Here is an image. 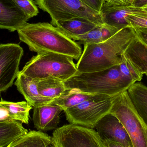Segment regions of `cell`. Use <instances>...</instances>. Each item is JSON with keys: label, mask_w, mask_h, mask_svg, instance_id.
<instances>
[{"label": "cell", "mask_w": 147, "mask_h": 147, "mask_svg": "<svg viewBox=\"0 0 147 147\" xmlns=\"http://www.w3.org/2000/svg\"><path fill=\"white\" fill-rule=\"evenodd\" d=\"M129 1L132 3V4H133V1H134V0H129Z\"/></svg>", "instance_id": "d6a6232c"}, {"label": "cell", "mask_w": 147, "mask_h": 147, "mask_svg": "<svg viewBox=\"0 0 147 147\" xmlns=\"http://www.w3.org/2000/svg\"><path fill=\"white\" fill-rule=\"evenodd\" d=\"M125 57L142 75L147 74V47L136 37L123 52Z\"/></svg>", "instance_id": "5bb4252c"}, {"label": "cell", "mask_w": 147, "mask_h": 147, "mask_svg": "<svg viewBox=\"0 0 147 147\" xmlns=\"http://www.w3.org/2000/svg\"><path fill=\"white\" fill-rule=\"evenodd\" d=\"M29 19L37 16L39 13L37 5L33 0H13Z\"/></svg>", "instance_id": "484cf974"}, {"label": "cell", "mask_w": 147, "mask_h": 147, "mask_svg": "<svg viewBox=\"0 0 147 147\" xmlns=\"http://www.w3.org/2000/svg\"><path fill=\"white\" fill-rule=\"evenodd\" d=\"M63 109L58 105L51 102L34 107L33 121L34 127L40 131H47L57 129Z\"/></svg>", "instance_id": "8fae6325"}, {"label": "cell", "mask_w": 147, "mask_h": 147, "mask_svg": "<svg viewBox=\"0 0 147 147\" xmlns=\"http://www.w3.org/2000/svg\"></svg>", "instance_id": "d590c367"}, {"label": "cell", "mask_w": 147, "mask_h": 147, "mask_svg": "<svg viewBox=\"0 0 147 147\" xmlns=\"http://www.w3.org/2000/svg\"><path fill=\"white\" fill-rule=\"evenodd\" d=\"M147 6V0H134L132 6L137 8H141Z\"/></svg>", "instance_id": "f546056e"}, {"label": "cell", "mask_w": 147, "mask_h": 147, "mask_svg": "<svg viewBox=\"0 0 147 147\" xmlns=\"http://www.w3.org/2000/svg\"></svg>", "instance_id": "e575fe53"}, {"label": "cell", "mask_w": 147, "mask_h": 147, "mask_svg": "<svg viewBox=\"0 0 147 147\" xmlns=\"http://www.w3.org/2000/svg\"><path fill=\"white\" fill-rule=\"evenodd\" d=\"M127 91L136 112L147 125V86L136 82Z\"/></svg>", "instance_id": "d6986e66"}, {"label": "cell", "mask_w": 147, "mask_h": 147, "mask_svg": "<svg viewBox=\"0 0 147 147\" xmlns=\"http://www.w3.org/2000/svg\"><path fill=\"white\" fill-rule=\"evenodd\" d=\"M29 19L13 0H0V29L17 31Z\"/></svg>", "instance_id": "7c38bea8"}, {"label": "cell", "mask_w": 147, "mask_h": 147, "mask_svg": "<svg viewBox=\"0 0 147 147\" xmlns=\"http://www.w3.org/2000/svg\"><path fill=\"white\" fill-rule=\"evenodd\" d=\"M136 37L134 28L127 26L103 42L85 45L76 64L77 73L99 71L119 65L121 55Z\"/></svg>", "instance_id": "6da1fadb"}, {"label": "cell", "mask_w": 147, "mask_h": 147, "mask_svg": "<svg viewBox=\"0 0 147 147\" xmlns=\"http://www.w3.org/2000/svg\"><path fill=\"white\" fill-rule=\"evenodd\" d=\"M38 80L19 74L15 85L28 104L33 107L51 102L53 101L42 96L38 90Z\"/></svg>", "instance_id": "4fadbf2b"}, {"label": "cell", "mask_w": 147, "mask_h": 147, "mask_svg": "<svg viewBox=\"0 0 147 147\" xmlns=\"http://www.w3.org/2000/svg\"><path fill=\"white\" fill-rule=\"evenodd\" d=\"M146 76L147 78V75H146Z\"/></svg>", "instance_id": "836d02e7"}, {"label": "cell", "mask_w": 147, "mask_h": 147, "mask_svg": "<svg viewBox=\"0 0 147 147\" xmlns=\"http://www.w3.org/2000/svg\"><path fill=\"white\" fill-rule=\"evenodd\" d=\"M28 132L19 121L9 120L0 122V147H6Z\"/></svg>", "instance_id": "ffe728a7"}, {"label": "cell", "mask_w": 147, "mask_h": 147, "mask_svg": "<svg viewBox=\"0 0 147 147\" xmlns=\"http://www.w3.org/2000/svg\"><path fill=\"white\" fill-rule=\"evenodd\" d=\"M20 40L37 54L45 53L65 55L78 60L82 52L80 45L57 27L48 22L28 23L17 30Z\"/></svg>", "instance_id": "7a4b0ae2"}, {"label": "cell", "mask_w": 147, "mask_h": 147, "mask_svg": "<svg viewBox=\"0 0 147 147\" xmlns=\"http://www.w3.org/2000/svg\"><path fill=\"white\" fill-rule=\"evenodd\" d=\"M64 83L68 90L77 89L92 95L114 96L127 90L135 82L125 77L117 65L99 71L77 73Z\"/></svg>", "instance_id": "3957f363"}, {"label": "cell", "mask_w": 147, "mask_h": 147, "mask_svg": "<svg viewBox=\"0 0 147 147\" xmlns=\"http://www.w3.org/2000/svg\"><path fill=\"white\" fill-rule=\"evenodd\" d=\"M120 30L115 27L105 23L85 34L72 38V40L77 41L79 45L98 44L109 39Z\"/></svg>", "instance_id": "e0dca14e"}, {"label": "cell", "mask_w": 147, "mask_h": 147, "mask_svg": "<svg viewBox=\"0 0 147 147\" xmlns=\"http://www.w3.org/2000/svg\"><path fill=\"white\" fill-rule=\"evenodd\" d=\"M38 86L40 95L52 101L58 98L68 90L64 81L54 78L38 80Z\"/></svg>", "instance_id": "44dd1931"}, {"label": "cell", "mask_w": 147, "mask_h": 147, "mask_svg": "<svg viewBox=\"0 0 147 147\" xmlns=\"http://www.w3.org/2000/svg\"><path fill=\"white\" fill-rule=\"evenodd\" d=\"M140 9H142V10L147 12V6H146V7H144L141 8Z\"/></svg>", "instance_id": "1f68e13d"}, {"label": "cell", "mask_w": 147, "mask_h": 147, "mask_svg": "<svg viewBox=\"0 0 147 147\" xmlns=\"http://www.w3.org/2000/svg\"><path fill=\"white\" fill-rule=\"evenodd\" d=\"M105 147H125L123 145L117 142H114L108 140H103Z\"/></svg>", "instance_id": "4dcf8cb0"}, {"label": "cell", "mask_w": 147, "mask_h": 147, "mask_svg": "<svg viewBox=\"0 0 147 147\" xmlns=\"http://www.w3.org/2000/svg\"><path fill=\"white\" fill-rule=\"evenodd\" d=\"M109 113L122 123L133 147H147V125L133 106L127 91L116 96Z\"/></svg>", "instance_id": "5b68a950"}, {"label": "cell", "mask_w": 147, "mask_h": 147, "mask_svg": "<svg viewBox=\"0 0 147 147\" xmlns=\"http://www.w3.org/2000/svg\"><path fill=\"white\" fill-rule=\"evenodd\" d=\"M136 37L147 47V28H134Z\"/></svg>", "instance_id": "f1b7e54d"}, {"label": "cell", "mask_w": 147, "mask_h": 147, "mask_svg": "<svg viewBox=\"0 0 147 147\" xmlns=\"http://www.w3.org/2000/svg\"><path fill=\"white\" fill-rule=\"evenodd\" d=\"M129 26L133 28H147V12L136 8L128 17Z\"/></svg>", "instance_id": "d4e9b609"}, {"label": "cell", "mask_w": 147, "mask_h": 147, "mask_svg": "<svg viewBox=\"0 0 147 147\" xmlns=\"http://www.w3.org/2000/svg\"><path fill=\"white\" fill-rule=\"evenodd\" d=\"M36 5L48 13L54 26L58 21L84 18L98 26L104 24L102 13L85 5L80 0H35Z\"/></svg>", "instance_id": "8992f818"}, {"label": "cell", "mask_w": 147, "mask_h": 147, "mask_svg": "<svg viewBox=\"0 0 147 147\" xmlns=\"http://www.w3.org/2000/svg\"><path fill=\"white\" fill-rule=\"evenodd\" d=\"M116 96L96 95L75 107L64 111L66 119L71 124L93 129L98 122L110 113Z\"/></svg>", "instance_id": "52a82bcc"}, {"label": "cell", "mask_w": 147, "mask_h": 147, "mask_svg": "<svg viewBox=\"0 0 147 147\" xmlns=\"http://www.w3.org/2000/svg\"><path fill=\"white\" fill-rule=\"evenodd\" d=\"M136 8L133 6L103 7L102 13L104 22L120 30L126 27L131 26L129 24L128 17Z\"/></svg>", "instance_id": "2e32d148"}, {"label": "cell", "mask_w": 147, "mask_h": 147, "mask_svg": "<svg viewBox=\"0 0 147 147\" xmlns=\"http://www.w3.org/2000/svg\"><path fill=\"white\" fill-rule=\"evenodd\" d=\"M96 95L85 93L77 89H70L51 102L58 105L64 111L92 98Z\"/></svg>", "instance_id": "603a6c76"}, {"label": "cell", "mask_w": 147, "mask_h": 147, "mask_svg": "<svg viewBox=\"0 0 147 147\" xmlns=\"http://www.w3.org/2000/svg\"><path fill=\"white\" fill-rule=\"evenodd\" d=\"M82 2L96 11L102 13L105 3L102 0H80Z\"/></svg>", "instance_id": "4316f807"}, {"label": "cell", "mask_w": 147, "mask_h": 147, "mask_svg": "<svg viewBox=\"0 0 147 147\" xmlns=\"http://www.w3.org/2000/svg\"><path fill=\"white\" fill-rule=\"evenodd\" d=\"M0 107L7 111L12 120L25 124L29 123V112L33 107L26 101L14 102L1 98L0 100Z\"/></svg>", "instance_id": "7402d4cb"}, {"label": "cell", "mask_w": 147, "mask_h": 147, "mask_svg": "<svg viewBox=\"0 0 147 147\" xmlns=\"http://www.w3.org/2000/svg\"><path fill=\"white\" fill-rule=\"evenodd\" d=\"M96 129L102 140L117 142L125 147H134L128 134L117 117L111 113L105 115L96 124Z\"/></svg>", "instance_id": "30bf717a"}, {"label": "cell", "mask_w": 147, "mask_h": 147, "mask_svg": "<svg viewBox=\"0 0 147 147\" xmlns=\"http://www.w3.org/2000/svg\"><path fill=\"white\" fill-rule=\"evenodd\" d=\"M52 138L54 147H105L95 129L71 123L55 129Z\"/></svg>", "instance_id": "ba28073f"}, {"label": "cell", "mask_w": 147, "mask_h": 147, "mask_svg": "<svg viewBox=\"0 0 147 147\" xmlns=\"http://www.w3.org/2000/svg\"><path fill=\"white\" fill-rule=\"evenodd\" d=\"M121 62L119 65V68L121 73L126 78L131 80L135 83L141 81L143 75L138 72L132 65L125 57L123 53L121 56Z\"/></svg>", "instance_id": "cb8c5ba5"}, {"label": "cell", "mask_w": 147, "mask_h": 147, "mask_svg": "<svg viewBox=\"0 0 147 147\" xmlns=\"http://www.w3.org/2000/svg\"><path fill=\"white\" fill-rule=\"evenodd\" d=\"M73 59L57 53H38L26 64L20 72L36 80L54 78L65 82L77 73Z\"/></svg>", "instance_id": "277c9868"}, {"label": "cell", "mask_w": 147, "mask_h": 147, "mask_svg": "<svg viewBox=\"0 0 147 147\" xmlns=\"http://www.w3.org/2000/svg\"><path fill=\"white\" fill-rule=\"evenodd\" d=\"M54 26L72 39V38L85 34L99 26L86 19L76 18L59 21Z\"/></svg>", "instance_id": "9a60e30c"}, {"label": "cell", "mask_w": 147, "mask_h": 147, "mask_svg": "<svg viewBox=\"0 0 147 147\" xmlns=\"http://www.w3.org/2000/svg\"><path fill=\"white\" fill-rule=\"evenodd\" d=\"M23 53L19 44H0V92L11 87L17 78Z\"/></svg>", "instance_id": "9c48e42d"}, {"label": "cell", "mask_w": 147, "mask_h": 147, "mask_svg": "<svg viewBox=\"0 0 147 147\" xmlns=\"http://www.w3.org/2000/svg\"><path fill=\"white\" fill-rule=\"evenodd\" d=\"M132 6V3L129 0H108V3L103 7Z\"/></svg>", "instance_id": "83f0119b"}, {"label": "cell", "mask_w": 147, "mask_h": 147, "mask_svg": "<svg viewBox=\"0 0 147 147\" xmlns=\"http://www.w3.org/2000/svg\"><path fill=\"white\" fill-rule=\"evenodd\" d=\"M6 147H54L52 138L42 131L32 130L19 137Z\"/></svg>", "instance_id": "ac0fdd59"}]
</instances>
